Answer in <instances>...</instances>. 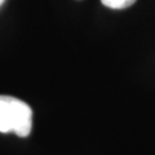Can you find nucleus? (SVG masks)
<instances>
[{
  "instance_id": "nucleus-1",
  "label": "nucleus",
  "mask_w": 155,
  "mask_h": 155,
  "mask_svg": "<svg viewBox=\"0 0 155 155\" xmlns=\"http://www.w3.org/2000/svg\"><path fill=\"white\" fill-rule=\"evenodd\" d=\"M32 128V110L26 102L11 96H0V132L27 137Z\"/></svg>"
},
{
  "instance_id": "nucleus-2",
  "label": "nucleus",
  "mask_w": 155,
  "mask_h": 155,
  "mask_svg": "<svg viewBox=\"0 0 155 155\" xmlns=\"http://www.w3.org/2000/svg\"><path fill=\"white\" fill-rule=\"evenodd\" d=\"M101 3L110 9H125L133 5L136 0H101Z\"/></svg>"
},
{
  "instance_id": "nucleus-3",
  "label": "nucleus",
  "mask_w": 155,
  "mask_h": 155,
  "mask_svg": "<svg viewBox=\"0 0 155 155\" xmlns=\"http://www.w3.org/2000/svg\"><path fill=\"white\" fill-rule=\"evenodd\" d=\"M4 3V0H0V5H2V4Z\"/></svg>"
}]
</instances>
